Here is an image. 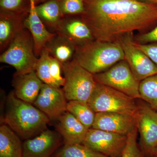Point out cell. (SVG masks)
<instances>
[{
  "label": "cell",
  "instance_id": "obj_15",
  "mask_svg": "<svg viewBox=\"0 0 157 157\" xmlns=\"http://www.w3.org/2000/svg\"><path fill=\"white\" fill-rule=\"evenodd\" d=\"M42 82L35 71L22 75L13 76L12 85L16 98L31 104H33L39 95Z\"/></svg>",
  "mask_w": 157,
  "mask_h": 157
},
{
  "label": "cell",
  "instance_id": "obj_35",
  "mask_svg": "<svg viewBox=\"0 0 157 157\" xmlns=\"http://www.w3.org/2000/svg\"><path fill=\"white\" fill-rule=\"evenodd\" d=\"M156 111H157V109H156Z\"/></svg>",
  "mask_w": 157,
  "mask_h": 157
},
{
  "label": "cell",
  "instance_id": "obj_17",
  "mask_svg": "<svg viewBox=\"0 0 157 157\" xmlns=\"http://www.w3.org/2000/svg\"><path fill=\"white\" fill-rule=\"evenodd\" d=\"M58 121L57 131L63 137L64 144H83L89 129L68 111L65 112Z\"/></svg>",
  "mask_w": 157,
  "mask_h": 157
},
{
  "label": "cell",
  "instance_id": "obj_3",
  "mask_svg": "<svg viewBox=\"0 0 157 157\" xmlns=\"http://www.w3.org/2000/svg\"><path fill=\"white\" fill-rule=\"evenodd\" d=\"M73 59L93 75L102 73L124 59L121 46L118 42L98 40L76 45Z\"/></svg>",
  "mask_w": 157,
  "mask_h": 157
},
{
  "label": "cell",
  "instance_id": "obj_18",
  "mask_svg": "<svg viewBox=\"0 0 157 157\" xmlns=\"http://www.w3.org/2000/svg\"><path fill=\"white\" fill-rule=\"evenodd\" d=\"M28 15H18L1 11L0 52H4L17 35L25 29V21Z\"/></svg>",
  "mask_w": 157,
  "mask_h": 157
},
{
  "label": "cell",
  "instance_id": "obj_9",
  "mask_svg": "<svg viewBox=\"0 0 157 157\" xmlns=\"http://www.w3.org/2000/svg\"><path fill=\"white\" fill-rule=\"evenodd\" d=\"M140 136V148L144 155L150 157L157 147V112L148 104H137L135 116Z\"/></svg>",
  "mask_w": 157,
  "mask_h": 157
},
{
  "label": "cell",
  "instance_id": "obj_8",
  "mask_svg": "<svg viewBox=\"0 0 157 157\" xmlns=\"http://www.w3.org/2000/svg\"><path fill=\"white\" fill-rule=\"evenodd\" d=\"M117 42L123 50L124 59L139 81L157 74V65L135 45L133 33L126 34Z\"/></svg>",
  "mask_w": 157,
  "mask_h": 157
},
{
  "label": "cell",
  "instance_id": "obj_10",
  "mask_svg": "<svg viewBox=\"0 0 157 157\" xmlns=\"http://www.w3.org/2000/svg\"><path fill=\"white\" fill-rule=\"evenodd\" d=\"M127 136L92 128L89 129L82 144L109 157H121Z\"/></svg>",
  "mask_w": 157,
  "mask_h": 157
},
{
  "label": "cell",
  "instance_id": "obj_27",
  "mask_svg": "<svg viewBox=\"0 0 157 157\" xmlns=\"http://www.w3.org/2000/svg\"><path fill=\"white\" fill-rule=\"evenodd\" d=\"M137 132L136 127L127 135L126 144L121 157H144V153L137 144Z\"/></svg>",
  "mask_w": 157,
  "mask_h": 157
},
{
  "label": "cell",
  "instance_id": "obj_22",
  "mask_svg": "<svg viewBox=\"0 0 157 157\" xmlns=\"http://www.w3.org/2000/svg\"><path fill=\"white\" fill-rule=\"evenodd\" d=\"M67 111L73 114L82 124L90 129L92 127L96 113L87 102L78 101H68Z\"/></svg>",
  "mask_w": 157,
  "mask_h": 157
},
{
  "label": "cell",
  "instance_id": "obj_11",
  "mask_svg": "<svg viewBox=\"0 0 157 157\" xmlns=\"http://www.w3.org/2000/svg\"><path fill=\"white\" fill-rule=\"evenodd\" d=\"M67 101L63 89L43 83L33 104L45 113L50 120H58L67 111Z\"/></svg>",
  "mask_w": 157,
  "mask_h": 157
},
{
  "label": "cell",
  "instance_id": "obj_19",
  "mask_svg": "<svg viewBox=\"0 0 157 157\" xmlns=\"http://www.w3.org/2000/svg\"><path fill=\"white\" fill-rule=\"evenodd\" d=\"M21 138L8 125L0 126V157H23Z\"/></svg>",
  "mask_w": 157,
  "mask_h": 157
},
{
  "label": "cell",
  "instance_id": "obj_31",
  "mask_svg": "<svg viewBox=\"0 0 157 157\" xmlns=\"http://www.w3.org/2000/svg\"><path fill=\"white\" fill-rule=\"evenodd\" d=\"M135 45L146 54L154 63L157 65V42L140 44L135 41Z\"/></svg>",
  "mask_w": 157,
  "mask_h": 157
},
{
  "label": "cell",
  "instance_id": "obj_16",
  "mask_svg": "<svg viewBox=\"0 0 157 157\" xmlns=\"http://www.w3.org/2000/svg\"><path fill=\"white\" fill-rule=\"evenodd\" d=\"M55 33L66 37L76 45H82L95 39L89 28L80 17H64Z\"/></svg>",
  "mask_w": 157,
  "mask_h": 157
},
{
  "label": "cell",
  "instance_id": "obj_23",
  "mask_svg": "<svg viewBox=\"0 0 157 157\" xmlns=\"http://www.w3.org/2000/svg\"><path fill=\"white\" fill-rule=\"evenodd\" d=\"M52 157H109L93 150L82 144H66L56 151Z\"/></svg>",
  "mask_w": 157,
  "mask_h": 157
},
{
  "label": "cell",
  "instance_id": "obj_7",
  "mask_svg": "<svg viewBox=\"0 0 157 157\" xmlns=\"http://www.w3.org/2000/svg\"><path fill=\"white\" fill-rule=\"evenodd\" d=\"M97 82L134 98L140 99V81L135 77L125 60L118 62L108 70L94 75Z\"/></svg>",
  "mask_w": 157,
  "mask_h": 157
},
{
  "label": "cell",
  "instance_id": "obj_1",
  "mask_svg": "<svg viewBox=\"0 0 157 157\" xmlns=\"http://www.w3.org/2000/svg\"><path fill=\"white\" fill-rule=\"evenodd\" d=\"M80 17L94 39L117 42L126 34L151 30L157 25V5L137 0H83Z\"/></svg>",
  "mask_w": 157,
  "mask_h": 157
},
{
  "label": "cell",
  "instance_id": "obj_34",
  "mask_svg": "<svg viewBox=\"0 0 157 157\" xmlns=\"http://www.w3.org/2000/svg\"><path fill=\"white\" fill-rule=\"evenodd\" d=\"M43 1H44V0H34L36 5L38 4V3L40 2H43Z\"/></svg>",
  "mask_w": 157,
  "mask_h": 157
},
{
  "label": "cell",
  "instance_id": "obj_30",
  "mask_svg": "<svg viewBox=\"0 0 157 157\" xmlns=\"http://www.w3.org/2000/svg\"><path fill=\"white\" fill-rule=\"evenodd\" d=\"M134 41L140 44L157 42V25L151 30L134 37Z\"/></svg>",
  "mask_w": 157,
  "mask_h": 157
},
{
  "label": "cell",
  "instance_id": "obj_4",
  "mask_svg": "<svg viewBox=\"0 0 157 157\" xmlns=\"http://www.w3.org/2000/svg\"><path fill=\"white\" fill-rule=\"evenodd\" d=\"M38 59L34 52L33 38L28 30L24 29L12 41L0 56V62L12 66L16 72L13 76L35 71Z\"/></svg>",
  "mask_w": 157,
  "mask_h": 157
},
{
  "label": "cell",
  "instance_id": "obj_26",
  "mask_svg": "<svg viewBox=\"0 0 157 157\" xmlns=\"http://www.w3.org/2000/svg\"><path fill=\"white\" fill-rule=\"evenodd\" d=\"M1 11L18 15H29L30 0H0Z\"/></svg>",
  "mask_w": 157,
  "mask_h": 157
},
{
  "label": "cell",
  "instance_id": "obj_37",
  "mask_svg": "<svg viewBox=\"0 0 157 157\" xmlns=\"http://www.w3.org/2000/svg\"></svg>",
  "mask_w": 157,
  "mask_h": 157
},
{
  "label": "cell",
  "instance_id": "obj_29",
  "mask_svg": "<svg viewBox=\"0 0 157 157\" xmlns=\"http://www.w3.org/2000/svg\"><path fill=\"white\" fill-rule=\"evenodd\" d=\"M50 72L52 77L59 88L63 86L65 82L64 76L62 75L63 72L62 64L56 59L51 56Z\"/></svg>",
  "mask_w": 157,
  "mask_h": 157
},
{
  "label": "cell",
  "instance_id": "obj_28",
  "mask_svg": "<svg viewBox=\"0 0 157 157\" xmlns=\"http://www.w3.org/2000/svg\"><path fill=\"white\" fill-rule=\"evenodd\" d=\"M63 17L79 15L84 11L83 0H59Z\"/></svg>",
  "mask_w": 157,
  "mask_h": 157
},
{
  "label": "cell",
  "instance_id": "obj_33",
  "mask_svg": "<svg viewBox=\"0 0 157 157\" xmlns=\"http://www.w3.org/2000/svg\"><path fill=\"white\" fill-rule=\"evenodd\" d=\"M150 157H157V147Z\"/></svg>",
  "mask_w": 157,
  "mask_h": 157
},
{
  "label": "cell",
  "instance_id": "obj_2",
  "mask_svg": "<svg viewBox=\"0 0 157 157\" xmlns=\"http://www.w3.org/2000/svg\"><path fill=\"white\" fill-rule=\"evenodd\" d=\"M50 121L33 104L16 98L14 90L7 97L2 124L10 127L21 139L28 140L39 135L47 129Z\"/></svg>",
  "mask_w": 157,
  "mask_h": 157
},
{
  "label": "cell",
  "instance_id": "obj_5",
  "mask_svg": "<svg viewBox=\"0 0 157 157\" xmlns=\"http://www.w3.org/2000/svg\"><path fill=\"white\" fill-rule=\"evenodd\" d=\"M87 103L96 113H119L134 117L137 109L135 99L98 82Z\"/></svg>",
  "mask_w": 157,
  "mask_h": 157
},
{
  "label": "cell",
  "instance_id": "obj_13",
  "mask_svg": "<svg viewBox=\"0 0 157 157\" xmlns=\"http://www.w3.org/2000/svg\"><path fill=\"white\" fill-rule=\"evenodd\" d=\"M136 128L135 118L132 116L116 112L96 113L92 127L119 135H128Z\"/></svg>",
  "mask_w": 157,
  "mask_h": 157
},
{
  "label": "cell",
  "instance_id": "obj_24",
  "mask_svg": "<svg viewBox=\"0 0 157 157\" xmlns=\"http://www.w3.org/2000/svg\"><path fill=\"white\" fill-rule=\"evenodd\" d=\"M140 99L145 101L153 109H157V74L140 82Z\"/></svg>",
  "mask_w": 157,
  "mask_h": 157
},
{
  "label": "cell",
  "instance_id": "obj_14",
  "mask_svg": "<svg viewBox=\"0 0 157 157\" xmlns=\"http://www.w3.org/2000/svg\"><path fill=\"white\" fill-rule=\"evenodd\" d=\"M36 7L35 5H31L29 13L25 21V26L33 38L35 55L39 57L42 51L56 33L48 30L37 14Z\"/></svg>",
  "mask_w": 157,
  "mask_h": 157
},
{
  "label": "cell",
  "instance_id": "obj_6",
  "mask_svg": "<svg viewBox=\"0 0 157 157\" xmlns=\"http://www.w3.org/2000/svg\"><path fill=\"white\" fill-rule=\"evenodd\" d=\"M62 64L65 78L63 90L67 101L88 102L97 84L94 75L74 59Z\"/></svg>",
  "mask_w": 157,
  "mask_h": 157
},
{
  "label": "cell",
  "instance_id": "obj_12",
  "mask_svg": "<svg viewBox=\"0 0 157 157\" xmlns=\"http://www.w3.org/2000/svg\"><path fill=\"white\" fill-rule=\"evenodd\" d=\"M63 141L58 132L47 128L36 137L25 140L23 157H52Z\"/></svg>",
  "mask_w": 157,
  "mask_h": 157
},
{
  "label": "cell",
  "instance_id": "obj_32",
  "mask_svg": "<svg viewBox=\"0 0 157 157\" xmlns=\"http://www.w3.org/2000/svg\"><path fill=\"white\" fill-rule=\"evenodd\" d=\"M142 2L149 3V4H154L157 5V0H137Z\"/></svg>",
  "mask_w": 157,
  "mask_h": 157
},
{
  "label": "cell",
  "instance_id": "obj_20",
  "mask_svg": "<svg viewBox=\"0 0 157 157\" xmlns=\"http://www.w3.org/2000/svg\"><path fill=\"white\" fill-rule=\"evenodd\" d=\"M36 9L39 18L48 30L55 33L64 18L61 12L59 0H49L39 6H36Z\"/></svg>",
  "mask_w": 157,
  "mask_h": 157
},
{
  "label": "cell",
  "instance_id": "obj_36",
  "mask_svg": "<svg viewBox=\"0 0 157 157\" xmlns=\"http://www.w3.org/2000/svg\"><path fill=\"white\" fill-rule=\"evenodd\" d=\"M46 1V0H44V1Z\"/></svg>",
  "mask_w": 157,
  "mask_h": 157
},
{
  "label": "cell",
  "instance_id": "obj_25",
  "mask_svg": "<svg viewBox=\"0 0 157 157\" xmlns=\"http://www.w3.org/2000/svg\"><path fill=\"white\" fill-rule=\"evenodd\" d=\"M50 57L49 52L46 48H44L37 61L35 72L43 83L53 87L59 88L51 75L49 67Z\"/></svg>",
  "mask_w": 157,
  "mask_h": 157
},
{
  "label": "cell",
  "instance_id": "obj_21",
  "mask_svg": "<svg viewBox=\"0 0 157 157\" xmlns=\"http://www.w3.org/2000/svg\"><path fill=\"white\" fill-rule=\"evenodd\" d=\"M45 48L49 52L51 56L63 64L73 59L76 45L66 37L56 34Z\"/></svg>",
  "mask_w": 157,
  "mask_h": 157
}]
</instances>
